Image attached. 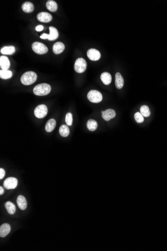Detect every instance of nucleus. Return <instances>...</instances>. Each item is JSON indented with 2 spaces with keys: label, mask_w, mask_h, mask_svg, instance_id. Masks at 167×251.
<instances>
[{
  "label": "nucleus",
  "mask_w": 167,
  "mask_h": 251,
  "mask_svg": "<svg viewBox=\"0 0 167 251\" xmlns=\"http://www.w3.org/2000/svg\"><path fill=\"white\" fill-rule=\"evenodd\" d=\"M49 30H50L49 35H47V34L44 33L40 36V38L42 39H48L50 41H54V40H56L59 37V33L57 29L55 27L51 26L49 27Z\"/></svg>",
  "instance_id": "nucleus-6"
},
{
  "label": "nucleus",
  "mask_w": 167,
  "mask_h": 251,
  "mask_svg": "<svg viewBox=\"0 0 167 251\" xmlns=\"http://www.w3.org/2000/svg\"><path fill=\"white\" fill-rule=\"evenodd\" d=\"M101 79L102 81L105 85H109L111 83L112 76L109 73L105 72L102 73L101 75Z\"/></svg>",
  "instance_id": "nucleus-19"
},
{
  "label": "nucleus",
  "mask_w": 167,
  "mask_h": 251,
  "mask_svg": "<svg viewBox=\"0 0 167 251\" xmlns=\"http://www.w3.org/2000/svg\"><path fill=\"white\" fill-rule=\"evenodd\" d=\"M17 203L18 206L21 210H25L27 207V202L24 196L20 195L17 199Z\"/></svg>",
  "instance_id": "nucleus-15"
},
{
  "label": "nucleus",
  "mask_w": 167,
  "mask_h": 251,
  "mask_svg": "<svg viewBox=\"0 0 167 251\" xmlns=\"http://www.w3.org/2000/svg\"><path fill=\"white\" fill-rule=\"evenodd\" d=\"M87 98L90 102L97 103L102 100L103 96L101 93L99 91L92 90L90 91L88 93Z\"/></svg>",
  "instance_id": "nucleus-3"
},
{
  "label": "nucleus",
  "mask_w": 167,
  "mask_h": 251,
  "mask_svg": "<svg viewBox=\"0 0 167 251\" xmlns=\"http://www.w3.org/2000/svg\"><path fill=\"white\" fill-rule=\"evenodd\" d=\"M140 113L143 115V116L146 117L149 116L151 114V112L149 108L147 105H143L141 107Z\"/></svg>",
  "instance_id": "nucleus-26"
},
{
  "label": "nucleus",
  "mask_w": 167,
  "mask_h": 251,
  "mask_svg": "<svg viewBox=\"0 0 167 251\" xmlns=\"http://www.w3.org/2000/svg\"><path fill=\"white\" fill-rule=\"evenodd\" d=\"M59 133L64 138L67 137L70 134V129L67 125H62L59 129Z\"/></svg>",
  "instance_id": "nucleus-24"
},
{
  "label": "nucleus",
  "mask_w": 167,
  "mask_h": 251,
  "mask_svg": "<svg viewBox=\"0 0 167 251\" xmlns=\"http://www.w3.org/2000/svg\"><path fill=\"white\" fill-rule=\"evenodd\" d=\"M134 118L137 122L138 123H142L144 121V118L143 115L139 112H137L134 115Z\"/></svg>",
  "instance_id": "nucleus-28"
},
{
  "label": "nucleus",
  "mask_w": 167,
  "mask_h": 251,
  "mask_svg": "<svg viewBox=\"0 0 167 251\" xmlns=\"http://www.w3.org/2000/svg\"><path fill=\"white\" fill-rule=\"evenodd\" d=\"M56 121L54 119H50L47 121L45 126V130L47 132H52L56 127Z\"/></svg>",
  "instance_id": "nucleus-18"
},
{
  "label": "nucleus",
  "mask_w": 167,
  "mask_h": 251,
  "mask_svg": "<svg viewBox=\"0 0 167 251\" xmlns=\"http://www.w3.org/2000/svg\"><path fill=\"white\" fill-rule=\"evenodd\" d=\"M51 87L47 83H41L36 86L33 89V92L37 96H45L50 93Z\"/></svg>",
  "instance_id": "nucleus-1"
},
{
  "label": "nucleus",
  "mask_w": 167,
  "mask_h": 251,
  "mask_svg": "<svg viewBox=\"0 0 167 251\" xmlns=\"http://www.w3.org/2000/svg\"><path fill=\"white\" fill-rule=\"evenodd\" d=\"M5 176V171L3 168L0 169V179L2 180Z\"/></svg>",
  "instance_id": "nucleus-29"
},
{
  "label": "nucleus",
  "mask_w": 167,
  "mask_h": 251,
  "mask_svg": "<svg viewBox=\"0 0 167 251\" xmlns=\"http://www.w3.org/2000/svg\"><path fill=\"white\" fill-rule=\"evenodd\" d=\"M5 207L6 208V210L7 211L8 213H9V214H15L16 212V206L15 205L10 202H6V204L5 205Z\"/></svg>",
  "instance_id": "nucleus-23"
},
{
  "label": "nucleus",
  "mask_w": 167,
  "mask_h": 251,
  "mask_svg": "<svg viewBox=\"0 0 167 251\" xmlns=\"http://www.w3.org/2000/svg\"><path fill=\"white\" fill-rule=\"evenodd\" d=\"M87 127L91 132H94L98 127V123L95 120L89 119L87 122Z\"/></svg>",
  "instance_id": "nucleus-20"
},
{
  "label": "nucleus",
  "mask_w": 167,
  "mask_h": 251,
  "mask_svg": "<svg viewBox=\"0 0 167 251\" xmlns=\"http://www.w3.org/2000/svg\"><path fill=\"white\" fill-rule=\"evenodd\" d=\"M116 112L114 110L108 109L105 110L104 113H102V116L105 120L108 121L111 119L114 118L116 116Z\"/></svg>",
  "instance_id": "nucleus-11"
},
{
  "label": "nucleus",
  "mask_w": 167,
  "mask_h": 251,
  "mask_svg": "<svg viewBox=\"0 0 167 251\" xmlns=\"http://www.w3.org/2000/svg\"><path fill=\"white\" fill-rule=\"evenodd\" d=\"M46 7L47 9L51 12H56L58 9L57 4L54 1L50 0L46 3Z\"/></svg>",
  "instance_id": "nucleus-21"
},
{
  "label": "nucleus",
  "mask_w": 167,
  "mask_h": 251,
  "mask_svg": "<svg viewBox=\"0 0 167 251\" xmlns=\"http://www.w3.org/2000/svg\"><path fill=\"white\" fill-rule=\"evenodd\" d=\"M65 46L62 42H58L54 44L53 47V51L55 54H59L64 51Z\"/></svg>",
  "instance_id": "nucleus-14"
},
{
  "label": "nucleus",
  "mask_w": 167,
  "mask_h": 251,
  "mask_svg": "<svg viewBox=\"0 0 167 251\" xmlns=\"http://www.w3.org/2000/svg\"><path fill=\"white\" fill-rule=\"evenodd\" d=\"M15 48L14 46H6L1 50V52L5 55H12L15 53Z\"/></svg>",
  "instance_id": "nucleus-22"
},
{
  "label": "nucleus",
  "mask_w": 167,
  "mask_h": 251,
  "mask_svg": "<svg viewBox=\"0 0 167 251\" xmlns=\"http://www.w3.org/2000/svg\"><path fill=\"white\" fill-rule=\"evenodd\" d=\"M43 29H44V27L42 25L37 26V27H36V30L38 32L42 31Z\"/></svg>",
  "instance_id": "nucleus-30"
},
{
  "label": "nucleus",
  "mask_w": 167,
  "mask_h": 251,
  "mask_svg": "<svg viewBox=\"0 0 167 251\" xmlns=\"http://www.w3.org/2000/svg\"><path fill=\"white\" fill-rule=\"evenodd\" d=\"M65 121H66L67 126H72V123H73V115L70 112H68L66 114Z\"/></svg>",
  "instance_id": "nucleus-27"
},
{
  "label": "nucleus",
  "mask_w": 167,
  "mask_h": 251,
  "mask_svg": "<svg viewBox=\"0 0 167 251\" xmlns=\"http://www.w3.org/2000/svg\"><path fill=\"white\" fill-rule=\"evenodd\" d=\"M18 185V180L15 177H8L5 180L3 186L6 189H14Z\"/></svg>",
  "instance_id": "nucleus-8"
},
{
  "label": "nucleus",
  "mask_w": 167,
  "mask_h": 251,
  "mask_svg": "<svg viewBox=\"0 0 167 251\" xmlns=\"http://www.w3.org/2000/svg\"><path fill=\"white\" fill-rule=\"evenodd\" d=\"M115 86L118 89H121L123 87L124 80L120 73L117 72L115 75Z\"/></svg>",
  "instance_id": "nucleus-16"
},
{
  "label": "nucleus",
  "mask_w": 167,
  "mask_h": 251,
  "mask_svg": "<svg viewBox=\"0 0 167 251\" xmlns=\"http://www.w3.org/2000/svg\"><path fill=\"white\" fill-rule=\"evenodd\" d=\"M87 67V64L85 59L79 58L77 59L74 65V69L76 72L82 73L85 72Z\"/></svg>",
  "instance_id": "nucleus-4"
},
{
  "label": "nucleus",
  "mask_w": 167,
  "mask_h": 251,
  "mask_svg": "<svg viewBox=\"0 0 167 251\" xmlns=\"http://www.w3.org/2000/svg\"><path fill=\"white\" fill-rule=\"evenodd\" d=\"M32 48L33 50L38 54H44L48 51V49L47 46L39 42H35L33 43Z\"/></svg>",
  "instance_id": "nucleus-5"
},
{
  "label": "nucleus",
  "mask_w": 167,
  "mask_h": 251,
  "mask_svg": "<svg viewBox=\"0 0 167 251\" xmlns=\"http://www.w3.org/2000/svg\"><path fill=\"white\" fill-rule=\"evenodd\" d=\"M22 10L24 12L30 13L33 12L34 10V6L33 3L29 2H26L24 3L22 6Z\"/></svg>",
  "instance_id": "nucleus-17"
},
{
  "label": "nucleus",
  "mask_w": 167,
  "mask_h": 251,
  "mask_svg": "<svg viewBox=\"0 0 167 251\" xmlns=\"http://www.w3.org/2000/svg\"><path fill=\"white\" fill-rule=\"evenodd\" d=\"M10 66V62L8 58L6 56H1L0 57V67L2 70H8Z\"/></svg>",
  "instance_id": "nucleus-13"
},
{
  "label": "nucleus",
  "mask_w": 167,
  "mask_h": 251,
  "mask_svg": "<svg viewBox=\"0 0 167 251\" xmlns=\"http://www.w3.org/2000/svg\"><path fill=\"white\" fill-rule=\"evenodd\" d=\"M87 54L88 57L92 61L98 60L101 58L100 52L95 49H89Z\"/></svg>",
  "instance_id": "nucleus-9"
},
{
  "label": "nucleus",
  "mask_w": 167,
  "mask_h": 251,
  "mask_svg": "<svg viewBox=\"0 0 167 251\" xmlns=\"http://www.w3.org/2000/svg\"><path fill=\"white\" fill-rule=\"evenodd\" d=\"M104 111H102V112H102V113H104Z\"/></svg>",
  "instance_id": "nucleus-32"
},
{
  "label": "nucleus",
  "mask_w": 167,
  "mask_h": 251,
  "mask_svg": "<svg viewBox=\"0 0 167 251\" xmlns=\"http://www.w3.org/2000/svg\"><path fill=\"white\" fill-rule=\"evenodd\" d=\"M48 113L47 107L44 104H41L36 107L34 110V114L38 118H43L47 115Z\"/></svg>",
  "instance_id": "nucleus-7"
},
{
  "label": "nucleus",
  "mask_w": 167,
  "mask_h": 251,
  "mask_svg": "<svg viewBox=\"0 0 167 251\" xmlns=\"http://www.w3.org/2000/svg\"><path fill=\"white\" fill-rule=\"evenodd\" d=\"M37 19L40 22L49 23L52 20V16L47 12H41L37 15Z\"/></svg>",
  "instance_id": "nucleus-10"
},
{
  "label": "nucleus",
  "mask_w": 167,
  "mask_h": 251,
  "mask_svg": "<svg viewBox=\"0 0 167 251\" xmlns=\"http://www.w3.org/2000/svg\"><path fill=\"white\" fill-rule=\"evenodd\" d=\"M37 79V74L33 71H28L24 73L21 77V81L25 85H30L35 83Z\"/></svg>",
  "instance_id": "nucleus-2"
},
{
  "label": "nucleus",
  "mask_w": 167,
  "mask_h": 251,
  "mask_svg": "<svg viewBox=\"0 0 167 251\" xmlns=\"http://www.w3.org/2000/svg\"><path fill=\"white\" fill-rule=\"evenodd\" d=\"M4 192V189L2 186H0V195H2Z\"/></svg>",
  "instance_id": "nucleus-31"
},
{
  "label": "nucleus",
  "mask_w": 167,
  "mask_h": 251,
  "mask_svg": "<svg viewBox=\"0 0 167 251\" xmlns=\"http://www.w3.org/2000/svg\"><path fill=\"white\" fill-rule=\"evenodd\" d=\"M10 231L11 227L8 224H2L0 227V237L1 238H4L10 233Z\"/></svg>",
  "instance_id": "nucleus-12"
},
{
  "label": "nucleus",
  "mask_w": 167,
  "mask_h": 251,
  "mask_svg": "<svg viewBox=\"0 0 167 251\" xmlns=\"http://www.w3.org/2000/svg\"><path fill=\"white\" fill-rule=\"evenodd\" d=\"M12 76V71L10 70H1L0 71V77L3 79H7L10 78Z\"/></svg>",
  "instance_id": "nucleus-25"
}]
</instances>
